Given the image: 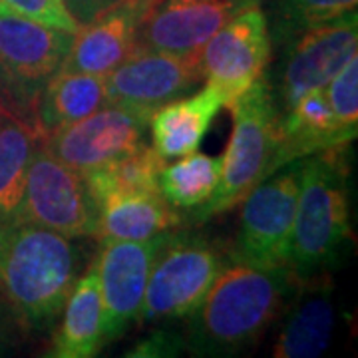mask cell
Masks as SVG:
<instances>
[{"label":"cell","mask_w":358,"mask_h":358,"mask_svg":"<svg viewBox=\"0 0 358 358\" xmlns=\"http://www.w3.org/2000/svg\"><path fill=\"white\" fill-rule=\"evenodd\" d=\"M355 141L338 126L324 88L307 92L291 110L279 115L277 145L271 157L268 176L282 166L305 159L336 145H350Z\"/></svg>","instance_id":"17"},{"label":"cell","mask_w":358,"mask_h":358,"mask_svg":"<svg viewBox=\"0 0 358 358\" xmlns=\"http://www.w3.org/2000/svg\"><path fill=\"white\" fill-rule=\"evenodd\" d=\"M233 261L231 247L219 239L195 231H171L150 273L138 327L183 322Z\"/></svg>","instance_id":"5"},{"label":"cell","mask_w":358,"mask_h":358,"mask_svg":"<svg viewBox=\"0 0 358 358\" xmlns=\"http://www.w3.org/2000/svg\"><path fill=\"white\" fill-rule=\"evenodd\" d=\"M221 108L219 96L209 86L159 106L150 117L152 148L166 162L197 152Z\"/></svg>","instance_id":"19"},{"label":"cell","mask_w":358,"mask_h":358,"mask_svg":"<svg viewBox=\"0 0 358 358\" xmlns=\"http://www.w3.org/2000/svg\"><path fill=\"white\" fill-rule=\"evenodd\" d=\"M273 44L265 10L249 8L223 26L201 50L199 64L205 86L215 90L231 108L268 70Z\"/></svg>","instance_id":"11"},{"label":"cell","mask_w":358,"mask_h":358,"mask_svg":"<svg viewBox=\"0 0 358 358\" xmlns=\"http://www.w3.org/2000/svg\"><path fill=\"white\" fill-rule=\"evenodd\" d=\"M100 209L84 173L62 164L38 140L26 169L18 223H32L68 237L98 239Z\"/></svg>","instance_id":"8"},{"label":"cell","mask_w":358,"mask_h":358,"mask_svg":"<svg viewBox=\"0 0 358 358\" xmlns=\"http://www.w3.org/2000/svg\"><path fill=\"white\" fill-rule=\"evenodd\" d=\"M40 134L26 122L0 114V227L18 223L26 169Z\"/></svg>","instance_id":"22"},{"label":"cell","mask_w":358,"mask_h":358,"mask_svg":"<svg viewBox=\"0 0 358 358\" xmlns=\"http://www.w3.org/2000/svg\"><path fill=\"white\" fill-rule=\"evenodd\" d=\"M229 110L233 128L225 155L221 157L217 187L203 205L185 213V223H205L207 219L237 207L268 178L271 157L277 145L279 110L267 76L259 78Z\"/></svg>","instance_id":"4"},{"label":"cell","mask_w":358,"mask_h":358,"mask_svg":"<svg viewBox=\"0 0 358 358\" xmlns=\"http://www.w3.org/2000/svg\"><path fill=\"white\" fill-rule=\"evenodd\" d=\"M98 209V241H141L185 225V213L162 193L110 195Z\"/></svg>","instance_id":"20"},{"label":"cell","mask_w":358,"mask_h":358,"mask_svg":"<svg viewBox=\"0 0 358 358\" xmlns=\"http://www.w3.org/2000/svg\"><path fill=\"white\" fill-rule=\"evenodd\" d=\"M171 231L141 241H100L94 267L102 289L103 345L138 327L150 273Z\"/></svg>","instance_id":"10"},{"label":"cell","mask_w":358,"mask_h":358,"mask_svg":"<svg viewBox=\"0 0 358 358\" xmlns=\"http://www.w3.org/2000/svg\"><path fill=\"white\" fill-rule=\"evenodd\" d=\"M277 62L265 72L275 106L282 115L307 92L324 88L358 54V14L303 30L275 46Z\"/></svg>","instance_id":"7"},{"label":"cell","mask_w":358,"mask_h":358,"mask_svg":"<svg viewBox=\"0 0 358 358\" xmlns=\"http://www.w3.org/2000/svg\"><path fill=\"white\" fill-rule=\"evenodd\" d=\"M108 100L106 80L98 74L58 70L40 92L36 102V129L44 140L52 131L64 128L98 112Z\"/></svg>","instance_id":"21"},{"label":"cell","mask_w":358,"mask_h":358,"mask_svg":"<svg viewBox=\"0 0 358 358\" xmlns=\"http://www.w3.org/2000/svg\"><path fill=\"white\" fill-rule=\"evenodd\" d=\"M301 277L289 265L251 267L233 261L201 305L183 320L185 350L199 358H231L255 346L281 319Z\"/></svg>","instance_id":"1"},{"label":"cell","mask_w":358,"mask_h":358,"mask_svg":"<svg viewBox=\"0 0 358 358\" xmlns=\"http://www.w3.org/2000/svg\"><path fill=\"white\" fill-rule=\"evenodd\" d=\"M110 103H128L154 112L189 96L203 84L199 56L140 50L103 76Z\"/></svg>","instance_id":"14"},{"label":"cell","mask_w":358,"mask_h":358,"mask_svg":"<svg viewBox=\"0 0 358 358\" xmlns=\"http://www.w3.org/2000/svg\"><path fill=\"white\" fill-rule=\"evenodd\" d=\"M219 178L221 157L193 152L181 155L171 166H164L159 173V193L167 203L187 213L213 195Z\"/></svg>","instance_id":"24"},{"label":"cell","mask_w":358,"mask_h":358,"mask_svg":"<svg viewBox=\"0 0 358 358\" xmlns=\"http://www.w3.org/2000/svg\"><path fill=\"white\" fill-rule=\"evenodd\" d=\"M185 350L183 324L181 322H162L155 324L150 334H145L138 345L128 352L129 358H169L179 357Z\"/></svg>","instance_id":"27"},{"label":"cell","mask_w":358,"mask_h":358,"mask_svg":"<svg viewBox=\"0 0 358 358\" xmlns=\"http://www.w3.org/2000/svg\"><path fill=\"white\" fill-rule=\"evenodd\" d=\"M358 0H263L273 48L303 30L357 13Z\"/></svg>","instance_id":"25"},{"label":"cell","mask_w":358,"mask_h":358,"mask_svg":"<svg viewBox=\"0 0 358 358\" xmlns=\"http://www.w3.org/2000/svg\"><path fill=\"white\" fill-rule=\"evenodd\" d=\"M152 114L128 103H106L98 112L52 131L42 143L62 164L86 173L145 145Z\"/></svg>","instance_id":"12"},{"label":"cell","mask_w":358,"mask_h":358,"mask_svg":"<svg viewBox=\"0 0 358 358\" xmlns=\"http://www.w3.org/2000/svg\"><path fill=\"white\" fill-rule=\"evenodd\" d=\"M282 324L273 348L275 358H317L329 345L336 324L331 271L305 277L282 310Z\"/></svg>","instance_id":"16"},{"label":"cell","mask_w":358,"mask_h":358,"mask_svg":"<svg viewBox=\"0 0 358 358\" xmlns=\"http://www.w3.org/2000/svg\"><path fill=\"white\" fill-rule=\"evenodd\" d=\"M0 4L30 20H36L40 24L52 26L64 32L76 34L80 28V24L66 10L62 0H0Z\"/></svg>","instance_id":"28"},{"label":"cell","mask_w":358,"mask_h":358,"mask_svg":"<svg viewBox=\"0 0 358 358\" xmlns=\"http://www.w3.org/2000/svg\"><path fill=\"white\" fill-rule=\"evenodd\" d=\"M60 322L52 327L50 358H90L102 350V289L94 257L68 294Z\"/></svg>","instance_id":"18"},{"label":"cell","mask_w":358,"mask_h":358,"mask_svg":"<svg viewBox=\"0 0 358 358\" xmlns=\"http://www.w3.org/2000/svg\"><path fill=\"white\" fill-rule=\"evenodd\" d=\"M90 241L32 223L0 227V294L26 334L52 331L94 257Z\"/></svg>","instance_id":"2"},{"label":"cell","mask_w":358,"mask_h":358,"mask_svg":"<svg viewBox=\"0 0 358 358\" xmlns=\"http://www.w3.org/2000/svg\"><path fill=\"white\" fill-rule=\"evenodd\" d=\"M155 0H117L78 28L62 70L106 76L140 52V32Z\"/></svg>","instance_id":"15"},{"label":"cell","mask_w":358,"mask_h":358,"mask_svg":"<svg viewBox=\"0 0 358 358\" xmlns=\"http://www.w3.org/2000/svg\"><path fill=\"white\" fill-rule=\"evenodd\" d=\"M0 114H6V112H4V106H2V98H0Z\"/></svg>","instance_id":"30"},{"label":"cell","mask_w":358,"mask_h":358,"mask_svg":"<svg viewBox=\"0 0 358 358\" xmlns=\"http://www.w3.org/2000/svg\"><path fill=\"white\" fill-rule=\"evenodd\" d=\"M350 145H336L303 159L289 267L305 279L341 265L352 241Z\"/></svg>","instance_id":"3"},{"label":"cell","mask_w":358,"mask_h":358,"mask_svg":"<svg viewBox=\"0 0 358 358\" xmlns=\"http://www.w3.org/2000/svg\"><path fill=\"white\" fill-rule=\"evenodd\" d=\"M338 126L357 140L358 134V58H352L336 76L324 86Z\"/></svg>","instance_id":"26"},{"label":"cell","mask_w":358,"mask_h":358,"mask_svg":"<svg viewBox=\"0 0 358 358\" xmlns=\"http://www.w3.org/2000/svg\"><path fill=\"white\" fill-rule=\"evenodd\" d=\"M303 159L265 178L245 197L233 259L251 267L289 265Z\"/></svg>","instance_id":"9"},{"label":"cell","mask_w":358,"mask_h":358,"mask_svg":"<svg viewBox=\"0 0 358 358\" xmlns=\"http://www.w3.org/2000/svg\"><path fill=\"white\" fill-rule=\"evenodd\" d=\"M263 0H155L140 32V50L201 56L223 26Z\"/></svg>","instance_id":"13"},{"label":"cell","mask_w":358,"mask_h":358,"mask_svg":"<svg viewBox=\"0 0 358 358\" xmlns=\"http://www.w3.org/2000/svg\"><path fill=\"white\" fill-rule=\"evenodd\" d=\"M164 166L166 159L154 148L141 145L136 152L90 169L84 173V179L92 197L100 203L110 195L159 193V173Z\"/></svg>","instance_id":"23"},{"label":"cell","mask_w":358,"mask_h":358,"mask_svg":"<svg viewBox=\"0 0 358 358\" xmlns=\"http://www.w3.org/2000/svg\"><path fill=\"white\" fill-rule=\"evenodd\" d=\"M72 40V32L40 24L0 4V98L6 114L36 129L40 92L62 68Z\"/></svg>","instance_id":"6"},{"label":"cell","mask_w":358,"mask_h":358,"mask_svg":"<svg viewBox=\"0 0 358 358\" xmlns=\"http://www.w3.org/2000/svg\"><path fill=\"white\" fill-rule=\"evenodd\" d=\"M66 10L76 20L78 24H86L96 14H100L106 8H110L117 0H62Z\"/></svg>","instance_id":"29"}]
</instances>
